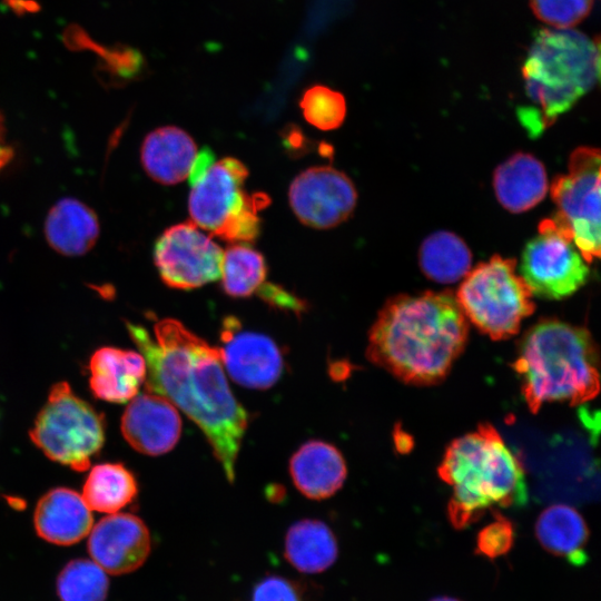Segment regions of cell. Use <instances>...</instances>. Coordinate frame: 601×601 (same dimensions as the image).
Listing matches in <instances>:
<instances>
[{"instance_id": "obj_1", "label": "cell", "mask_w": 601, "mask_h": 601, "mask_svg": "<svg viewBox=\"0 0 601 601\" xmlns=\"http://www.w3.org/2000/svg\"><path fill=\"white\" fill-rule=\"evenodd\" d=\"M146 367L145 387L181 410L207 437L229 482L248 415L227 382L218 347L174 318L155 324V339L140 325L127 323Z\"/></svg>"}, {"instance_id": "obj_2", "label": "cell", "mask_w": 601, "mask_h": 601, "mask_svg": "<svg viewBox=\"0 0 601 601\" xmlns=\"http://www.w3.org/2000/svg\"><path fill=\"white\" fill-rule=\"evenodd\" d=\"M467 334L466 317L451 292L401 294L378 312L366 355L405 383L431 385L446 377Z\"/></svg>"}, {"instance_id": "obj_3", "label": "cell", "mask_w": 601, "mask_h": 601, "mask_svg": "<svg viewBox=\"0 0 601 601\" xmlns=\"http://www.w3.org/2000/svg\"><path fill=\"white\" fill-rule=\"evenodd\" d=\"M513 368L531 412L552 402L578 405L600 390L599 352L592 335L559 319H542L523 335Z\"/></svg>"}, {"instance_id": "obj_4", "label": "cell", "mask_w": 601, "mask_h": 601, "mask_svg": "<svg viewBox=\"0 0 601 601\" xmlns=\"http://www.w3.org/2000/svg\"><path fill=\"white\" fill-rule=\"evenodd\" d=\"M451 486V523L462 529L487 509L520 506L528 500L524 470L497 431L490 424L454 440L439 467Z\"/></svg>"}, {"instance_id": "obj_5", "label": "cell", "mask_w": 601, "mask_h": 601, "mask_svg": "<svg viewBox=\"0 0 601 601\" xmlns=\"http://www.w3.org/2000/svg\"><path fill=\"white\" fill-rule=\"evenodd\" d=\"M599 46L573 28L541 30L523 65L524 89L531 106L521 120L539 132L568 111L599 80Z\"/></svg>"}, {"instance_id": "obj_6", "label": "cell", "mask_w": 601, "mask_h": 601, "mask_svg": "<svg viewBox=\"0 0 601 601\" xmlns=\"http://www.w3.org/2000/svg\"><path fill=\"white\" fill-rule=\"evenodd\" d=\"M248 169L238 159L211 161L189 178L190 221L223 240H254L260 230L258 213L269 204L267 195L249 194L244 188Z\"/></svg>"}, {"instance_id": "obj_7", "label": "cell", "mask_w": 601, "mask_h": 601, "mask_svg": "<svg viewBox=\"0 0 601 601\" xmlns=\"http://www.w3.org/2000/svg\"><path fill=\"white\" fill-rule=\"evenodd\" d=\"M455 298L465 317L495 341L515 335L534 312L533 295L516 273L515 259L499 255L471 269Z\"/></svg>"}, {"instance_id": "obj_8", "label": "cell", "mask_w": 601, "mask_h": 601, "mask_svg": "<svg viewBox=\"0 0 601 601\" xmlns=\"http://www.w3.org/2000/svg\"><path fill=\"white\" fill-rule=\"evenodd\" d=\"M30 437L50 460L85 471L104 444V417L76 396L68 383H57L35 421Z\"/></svg>"}, {"instance_id": "obj_9", "label": "cell", "mask_w": 601, "mask_h": 601, "mask_svg": "<svg viewBox=\"0 0 601 601\" xmlns=\"http://www.w3.org/2000/svg\"><path fill=\"white\" fill-rule=\"evenodd\" d=\"M600 151L579 147L569 158L568 173L555 177L551 197L553 221L566 231L588 264L600 257Z\"/></svg>"}, {"instance_id": "obj_10", "label": "cell", "mask_w": 601, "mask_h": 601, "mask_svg": "<svg viewBox=\"0 0 601 601\" xmlns=\"http://www.w3.org/2000/svg\"><path fill=\"white\" fill-rule=\"evenodd\" d=\"M589 274L588 263L571 236L552 218L543 219L521 256L520 275L532 295L562 299L581 288Z\"/></svg>"}, {"instance_id": "obj_11", "label": "cell", "mask_w": 601, "mask_h": 601, "mask_svg": "<svg viewBox=\"0 0 601 601\" xmlns=\"http://www.w3.org/2000/svg\"><path fill=\"white\" fill-rule=\"evenodd\" d=\"M223 249L194 223L166 229L155 246V264L164 283L193 289L220 278Z\"/></svg>"}, {"instance_id": "obj_12", "label": "cell", "mask_w": 601, "mask_h": 601, "mask_svg": "<svg viewBox=\"0 0 601 601\" xmlns=\"http://www.w3.org/2000/svg\"><path fill=\"white\" fill-rule=\"evenodd\" d=\"M288 196L299 221L317 229L345 221L357 199L349 177L331 166H315L302 171L292 181Z\"/></svg>"}, {"instance_id": "obj_13", "label": "cell", "mask_w": 601, "mask_h": 601, "mask_svg": "<svg viewBox=\"0 0 601 601\" xmlns=\"http://www.w3.org/2000/svg\"><path fill=\"white\" fill-rule=\"evenodd\" d=\"M223 365L236 383L248 388L266 390L280 377L284 361L280 349L268 336L242 331L238 321L228 317L220 333Z\"/></svg>"}, {"instance_id": "obj_14", "label": "cell", "mask_w": 601, "mask_h": 601, "mask_svg": "<svg viewBox=\"0 0 601 601\" xmlns=\"http://www.w3.org/2000/svg\"><path fill=\"white\" fill-rule=\"evenodd\" d=\"M89 533V554L109 574H126L139 569L150 553L151 541L146 524L129 513H111Z\"/></svg>"}, {"instance_id": "obj_15", "label": "cell", "mask_w": 601, "mask_h": 601, "mask_svg": "<svg viewBox=\"0 0 601 601\" xmlns=\"http://www.w3.org/2000/svg\"><path fill=\"white\" fill-rule=\"evenodd\" d=\"M121 432L136 451L161 455L177 444L181 420L176 406L167 398L145 393L130 401L121 418Z\"/></svg>"}, {"instance_id": "obj_16", "label": "cell", "mask_w": 601, "mask_h": 601, "mask_svg": "<svg viewBox=\"0 0 601 601\" xmlns=\"http://www.w3.org/2000/svg\"><path fill=\"white\" fill-rule=\"evenodd\" d=\"M33 522L38 535L47 542L71 545L89 534L92 515L79 493L58 487L38 501Z\"/></svg>"}, {"instance_id": "obj_17", "label": "cell", "mask_w": 601, "mask_h": 601, "mask_svg": "<svg viewBox=\"0 0 601 601\" xmlns=\"http://www.w3.org/2000/svg\"><path fill=\"white\" fill-rule=\"evenodd\" d=\"M90 388L97 398L111 403L131 401L146 381L147 367L140 353L101 347L90 358Z\"/></svg>"}, {"instance_id": "obj_18", "label": "cell", "mask_w": 601, "mask_h": 601, "mask_svg": "<svg viewBox=\"0 0 601 601\" xmlns=\"http://www.w3.org/2000/svg\"><path fill=\"white\" fill-rule=\"evenodd\" d=\"M197 155V146L185 130L165 126L146 136L140 159L150 178L162 185H175L189 177Z\"/></svg>"}, {"instance_id": "obj_19", "label": "cell", "mask_w": 601, "mask_h": 601, "mask_svg": "<svg viewBox=\"0 0 601 601\" xmlns=\"http://www.w3.org/2000/svg\"><path fill=\"white\" fill-rule=\"evenodd\" d=\"M290 476L305 496L323 500L334 495L346 479V464L341 452L329 443L308 441L292 456Z\"/></svg>"}, {"instance_id": "obj_20", "label": "cell", "mask_w": 601, "mask_h": 601, "mask_svg": "<svg viewBox=\"0 0 601 601\" xmlns=\"http://www.w3.org/2000/svg\"><path fill=\"white\" fill-rule=\"evenodd\" d=\"M493 187L496 199L506 210L524 213L546 195L545 168L533 155L516 152L496 167Z\"/></svg>"}, {"instance_id": "obj_21", "label": "cell", "mask_w": 601, "mask_h": 601, "mask_svg": "<svg viewBox=\"0 0 601 601\" xmlns=\"http://www.w3.org/2000/svg\"><path fill=\"white\" fill-rule=\"evenodd\" d=\"M49 245L66 256H80L92 248L99 236V221L91 208L75 198L60 199L45 223Z\"/></svg>"}, {"instance_id": "obj_22", "label": "cell", "mask_w": 601, "mask_h": 601, "mask_svg": "<svg viewBox=\"0 0 601 601\" xmlns=\"http://www.w3.org/2000/svg\"><path fill=\"white\" fill-rule=\"evenodd\" d=\"M284 555L297 571L316 574L334 564L338 545L333 531L324 522L304 519L288 529L284 541Z\"/></svg>"}, {"instance_id": "obj_23", "label": "cell", "mask_w": 601, "mask_h": 601, "mask_svg": "<svg viewBox=\"0 0 601 601\" xmlns=\"http://www.w3.org/2000/svg\"><path fill=\"white\" fill-rule=\"evenodd\" d=\"M540 544L550 553L573 564L585 560L589 530L582 515L566 504H554L541 512L535 524Z\"/></svg>"}, {"instance_id": "obj_24", "label": "cell", "mask_w": 601, "mask_h": 601, "mask_svg": "<svg viewBox=\"0 0 601 601\" xmlns=\"http://www.w3.org/2000/svg\"><path fill=\"white\" fill-rule=\"evenodd\" d=\"M423 274L441 284H452L471 270L472 254L464 240L452 231L428 235L418 252Z\"/></svg>"}, {"instance_id": "obj_25", "label": "cell", "mask_w": 601, "mask_h": 601, "mask_svg": "<svg viewBox=\"0 0 601 601\" xmlns=\"http://www.w3.org/2000/svg\"><path fill=\"white\" fill-rule=\"evenodd\" d=\"M137 494L135 476L121 464L95 465L83 485L82 499L90 510L117 513Z\"/></svg>"}, {"instance_id": "obj_26", "label": "cell", "mask_w": 601, "mask_h": 601, "mask_svg": "<svg viewBox=\"0 0 601 601\" xmlns=\"http://www.w3.org/2000/svg\"><path fill=\"white\" fill-rule=\"evenodd\" d=\"M263 255L245 245H233L223 254L221 286L233 297H248L259 290L266 278Z\"/></svg>"}, {"instance_id": "obj_27", "label": "cell", "mask_w": 601, "mask_h": 601, "mask_svg": "<svg viewBox=\"0 0 601 601\" xmlns=\"http://www.w3.org/2000/svg\"><path fill=\"white\" fill-rule=\"evenodd\" d=\"M107 573L92 560L69 562L58 575L60 601H105L108 592Z\"/></svg>"}, {"instance_id": "obj_28", "label": "cell", "mask_w": 601, "mask_h": 601, "mask_svg": "<svg viewBox=\"0 0 601 601\" xmlns=\"http://www.w3.org/2000/svg\"><path fill=\"white\" fill-rule=\"evenodd\" d=\"M299 106L307 122L321 130L338 128L346 114L344 97L338 91L319 85L304 92Z\"/></svg>"}, {"instance_id": "obj_29", "label": "cell", "mask_w": 601, "mask_h": 601, "mask_svg": "<svg viewBox=\"0 0 601 601\" xmlns=\"http://www.w3.org/2000/svg\"><path fill=\"white\" fill-rule=\"evenodd\" d=\"M309 588L303 581L270 574L255 584L249 601H316Z\"/></svg>"}, {"instance_id": "obj_30", "label": "cell", "mask_w": 601, "mask_h": 601, "mask_svg": "<svg viewBox=\"0 0 601 601\" xmlns=\"http://www.w3.org/2000/svg\"><path fill=\"white\" fill-rule=\"evenodd\" d=\"M531 4L551 28H572L588 14L592 0H531Z\"/></svg>"}, {"instance_id": "obj_31", "label": "cell", "mask_w": 601, "mask_h": 601, "mask_svg": "<svg viewBox=\"0 0 601 601\" xmlns=\"http://www.w3.org/2000/svg\"><path fill=\"white\" fill-rule=\"evenodd\" d=\"M514 532L510 521L497 514L495 521L483 528L476 539L479 553L493 559L505 554L513 544Z\"/></svg>"}, {"instance_id": "obj_32", "label": "cell", "mask_w": 601, "mask_h": 601, "mask_svg": "<svg viewBox=\"0 0 601 601\" xmlns=\"http://www.w3.org/2000/svg\"><path fill=\"white\" fill-rule=\"evenodd\" d=\"M13 156V149L6 139L3 117L0 112V171L8 165Z\"/></svg>"}, {"instance_id": "obj_33", "label": "cell", "mask_w": 601, "mask_h": 601, "mask_svg": "<svg viewBox=\"0 0 601 601\" xmlns=\"http://www.w3.org/2000/svg\"><path fill=\"white\" fill-rule=\"evenodd\" d=\"M431 601H460V600H456L454 598H450V597H439V598H435Z\"/></svg>"}]
</instances>
